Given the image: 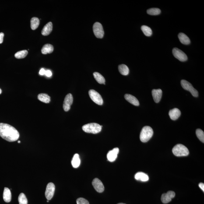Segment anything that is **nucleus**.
<instances>
[{
  "label": "nucleus",
  "mask_w": 204,
  "mask_h": 204,
  "mask_svg": "<svg viewBox=\"0 0 204 204\" xmlns=\"http://www.w3.org/2000/svg\"><path fill=\"white\" fill-rule=\"evenodd\" d=\"M55 187L54 184L52 183H49L47 184L45 192V196L48 200L51 199L54 196Z\"/></svg>",
  "instance_id": "1a4fd4ad"
},
{
  "label": "nucleus",
  "mask_w": 204,
  "mask_h": 204,
  "mask_svg": "<svg viewBox=\"0 0 204 204\" xmlns=\"http://www.w3.org/2000/svg\"><path fill=\"white\" fill-rule=\"evenodd\" d=\"M153 129L150 127L146 126L142 128L140 135L141 142H147L153 136Z\"/></svg>",
  "instance_id": "7ed1b4c3"
},
{
  "label": "nucleus",
  "mask_w": 204,
  "mask_h": 204,
  "mask_svg": "<svg viewBox=\"0 0 204 204\" xmlns=\"http://www.w3.org/2000/svg\"><path fill=\"white\" fill-rule=\"evenodd\" d=\"M147 13L148 14L150 15H157L161 13V10L158 8H151L147 10Z\"/></svg>",
  "instance_id": "c85d7f7f"
},
{
  "label": "nucleus",
  "mask_w": 204,
  "mask_h": 204,
  "mask_svg": "<svg viewBox=\"0 0 204 204\" xmlns=\"http://www.w3.org/2000/svg\"><path fill=\"white\" fill-rule=\"evenodd\" d=\"M45 75L46 76L48 77H50L52 76V74L51 71L50 70H47L45 71Z\"/></svg>",
  "instance_id": "473e14b6"
},
{
  "label": "nucleus",
  "mask_w": 204,
  "mask_h": 204,
  "mask_svg": "<svg viewBox=\"0 0 204 204\" xmlns=\"http://www.w3.org/2000/svg\"><path fill=\"white\" fill-rule=\"evenodd\" d=\"M118 204H125L123 203H118Z\"/></svg>",
  "instance_id": "58836bf2"
},
{
  "label": "nucleus",
  "mask_w": 204,
  "mask_h": 204,
  "mask_svg": "<svg viewBox=\"0 0 204 204\" xmlns=\"http://www.w3.org/2000/svg\"><path fill=\"white\" fill-rule=\"evenodd\" d=\"M45 71L46 70H45L44 68H42V69L40 70L39 73H40V75H45Z\"/></svg>",
  "instance_id": "f704fd0d"
},
{
  "label": "nucleus",
  "mask_w": 204,
  "mask_h": 204,
  "mask_svg": "<svg viewBox=\"0 0 204 204\" xmlns=\"http://www.w3.org/2000/svg\"><path fill=\"white\" fill-rule=\"evenodd\" d=\"M3 199L5 202L9 203L12 199V194L10 190L8 188H4L3 193Z\"/></svg>",
  "instance_id": "6ab92c4d"
},
{
  "label": "nucleus",
  "mask_w": 204,
  "mask_h": 204,
  "mask_svg": "<svg viewBox=\"0 0 204 204\" xmlns=\"http://www.w3.org/2000/svg\"><path fill=\"white\" fill-rule=\"evenodd\" d=\"M37 98L39 100L43 103H48L50 101V96L45 93H40L37 96Z\"/></svg>",
  "instance_id": "5701e85b"
},
{
  "label": "nucleus",
  "mask_w": 204,
  "mask_h": 204,
  "mask_svg": "<svg viewBox=\"0 0 204 204\" xmlns=\"http://www.w3.org/2000/svg\"><path fill=\"white\" fill-rule=\"evenodd\" d=\"M53 25L52 22H49L44 26L42 31V34L43 36H47L52 32Z\"/></svg>",
  "instance_id": "f3484780"
},
{
  "label": "nucleus",
  "mask_w": 204,
  "mask_h": 204,
  "mask_svg": "<svg viewBox=\"0 0 204 204\" xmlns=\"http://www.w3.org/2000/svg\"><path fill=\"white\" fill-rule=\"evenodd\" d=\"M89 93L90 98L94 103L99 105H103V98L98 92L94 90H90L89 91Z\"/></svg>",
  "instance_id": "423d86ee"
},
{
  "label": "nucleus",
  "mask_w": 204,
  "mask_h": 204,
  "mask_svg": "<svg viewBox=\"0 0 204 204\" xmlns=\"http://www.w3.org/2000/svg\"><path fill=\"white\" fill-rule=\"evenodd\" d=\"M40 24V20L38 18L33 17L31 20V27L32 30H35L37 28Z\"/></svg>",
  "instance_id": "a878e982"
},
{
  "label": "nucleus",
  "mask_w": 204,
  "mask_h": 204,
  "mask_svg": "<svg viewBox=\"0 0 204 204\" xmlns=\"http://www.w3.org/2000/svg\"><path fill=\"white\" fill-rule=\"evenodd\" d=\"M82 128L84 131L88 133L96 134L101 132L102 126L96 123H91L84 125Z\"/></svg>",
  "instance_id": "f03ea898"
},
{
  "label": "nucleus",
  "mask_w": 204,
  "mask_h": 204,
  "mask_svg": "<svg viewBox=\"0 0 204 204\" xmlns=\"http://www.w3.org/2000/svg\"><path fill=\"white\" fill-rule=\"evenodd\" d=\"M81 163V160L79 158V155L76 153L74 155L72 161L73 167L76 168L79 167Z\"/></svg>",
  "instance_id": "4be33fe9"
},
{
  "label": "nucleus",
  "mask_w": 204,
  "mask_h": 204,
  "mask_svg": "<svg viewBox=\"0 0 204 204\" xmlns=\"http://www.w3.org/2000/svg\"><path fill=\"white\" fill-rule=\"evenodd\" d=\"M93 76L94 77L95 79L100 84H105V79L101 74L98 72H94L93 73Z\"/></svg>",
  "instance_id": "393cba45"
},
{
  "label": "nucleus",
  "mask_w": 204,
  "mask_h": 204,
  "mask_svg": "<svg viewBox=\"0 0 204 204\" xmlns=\"http://www.w3.org/2000/svg\"><path fill=\"white\" fill-rule=\"evenodd\" d=\"M54 48L52 45L50 44H46L42 48L41 52L43 54H51L54 51Z\"/></svg>",
  "instance_id": "412c9836"
},
{
  "label": "nucleus",
  "mask_w": 204,
  "mask_h": 204,
  "mask_svg": "<svg viewBox=\"0 0 204 204\" xmlns=\"http://www.w3.org/2000/svg\"><path fill=\"white\" fill-rule=\"evenodd\" d=\"M119 152V149L116 147L114 148L113 150H110L107 154V158L109 161L114 162L116 160Z\"/></svg>",
  "instance_id": "ddd939ff"
},
{
  "label": "nucleus",
  "mask_w": 204,
  "mask_h": 204,
  "mask_svg": "<svg viewBox=\"0 0 204 204\" xmlns=\"http://www.w3.org/2000/svg\"><path fill=\"white\" fill-rule=\"evenodd\" d=\"M174 57L181 62H184L188 60L186 54L181 50L177 48H175L172 50Z\"/></svg>",
  "instance_id": "6e6552de"
},
{
  "label": "nucleus",
  "mask_w": 204,
  "mask_h": 204,
  "mask_svg": "<svg viewBox=\"0 0 204 204\" xmlns=\"http://www.w3.org/2000/svg\"><path fill=\"white\" fill-rule=\"evenodd\" d=\"M199 186L201 189L204 192V184L203 183H200L199 184Z\"/></svg>",
  "instance_id": "c9c22d12"
},
{
  "label": "nucleus",
  "mask_w": 204,
  "mask_h": 204,
  "mask_svg": "<svg viewBox=\"0 0 204 204\" xmlns=\"http://www.w3.org/2000/svg\"><path fill=\"white\" fill-rule=\"evenodd\" d=\"M18 201L19 204H27L28 201L26 195L23 193H21L18 197Z\"/></svg>",
  "instance_id": "c756f323"
},
{
  "label": "nucleus",
  "mask_w": 204,
  "mask_h": 204,
  "mask_svg": "<svg viewBox=\"0 0 204 204\" xmlns=\"http://www.w3.org/2000/svg\"><path fill=\"white\" fill-rule=\"evenodd\" d=\"M92 185L97 192L101 193L104 191V187L103 183L98 178H95L92 183Z\"/></svg>",
  "instance_id": "f8f14e48"
},
{
  "label": "nucleus",
  "mask_w": 204,
  "mask_h": 204,
  "mask_svg": "<svg viewBox=\"0 0 204 204\" xmlns=\"http://www.w3.org/2000/svg\"><path fill=\"white\" fill-rule=\"evenodd\" d=\"M20 142H21L20 141H18V143H20Z\"/></svg>",
  "instance_id": "4c0bfd02"
},
{
  "label": "nucleus",
  "mask_w": 204,
  "mask_h": 204,
  "mask_svg": "<svg viewBox=\"0 0 204 204\" xmlns=\"http://www.w3.org/2000/svg\"><path fill=\"white\" fill-rule=\"evenodd\" d=\"M196 134L197 137L199 140L204 143V133L203 131L201 129L196 130Z\"/></svg>",
  "instance_id": "7c9ffc66"
},
{
  "label": "nucleus",
  "mask_w": 204,
  "mask_h": 204,
  "mask_svg": "<svg viewBox=\"0 0 204 204\" xmlns=\"http://www.w3.org/2000/svg\"><path fill=\"white\" fill-rule=\"evenodd\" d=\"M141 29L144 34L147 36H150L152 35V32L150 27L146 26H142L141 27Z\"/></svg>",
  "instance_id": "bb28decb"
},
{
  "label": "nucleus",
  "mask_w": 204,
  "mask_h": 204,
  "mask_svg": "<svg viewBox=\"0 0 204 204\" xmlns=\"http://www.w3.org/2000/svg\"><path fill=\"white\" fill-rule=\"evenodd\" d=\"M28 51L26 50H22L18 51L15 54V58L17 59H22L25 58L28 54Z\"/></svg>",
  "instance_id": "cd10ccee"
},
{
  "label": "nucleus",
  "mask_w": 204,
  "mask_h": 204,
  "mask_svg": "<svg viewBox=\"0 0 204 204\" xmlns=\"http://www.w3.org/2000/svg\"><path fill=\"white\" fill-rule=\"evenodd\" d=\"M4 36V33H0V44H2L3 42Z\"/></svg>",
  "instance_id": "72a5a7b5"
},
{
  "label": "nucleus",
  "mask_w": 204,
  "mask_h": 204,
  "mask_svg": "<svg viewBox=\"0 0 204 204\" xmlns=\"http://www.w3.org/2000/svg\"><path fill=\"white\" fill-rule=\"evenodd\" d=\"M1 93H2V90H1V89H0V95L1 94Z\"/></svg>",
  "instance_id": "e433bc0d"
},
{
  "label": "nucleus",
  "mask_w": 204,
  "mask_h": 204,
  "mask_svg": "<svg viewBox=\"0 0 204 204\" xmlns=\"http://www.w3.org/2000/svg\"><path fill=\"white\" fill-rule=\"evenodd\" d=\"M172 152L175 156H188L189 151L188 148L182 144H177L173 147Z\"/></svg>",
  "instance_id": "20e7f679"
},
{
  "label": "nucleus",
  "mask_w": 204,
  "mask_h": 204,
  "mask_svg": "<svg viewBox=\"0 0 204 204\" xmlns=\"http://www.w3.org/2000/svg\"><path fill=\"white\" fill-rule=\"evenodd\" d=\"M178 37L180 42L182 44L188 45L191 43L189 38L183 33H180L178 35Z\"/></svg>",
  "instance_id": "aec40b11"
},
{
  "label": "nucleus",
  "mask_w": 204,
  "mask_h": 204,
  "mask_svg": "<svg viewBox=\"0 0 204 204\" xmlns=\"http://www.w3.org/2000/svg\"><path fill=\"white\" fill-rule=\"evenodd\" d=\"M93 31L97 38H102L104 36V31L101 23L96 22L93 26Z\"/></svg>",
  "instance_id": "0eeeda50"
},
{
  "label": "nucleus",
  "mask_w": 204,
  "mask_h": 204,
  "mask_svg": "<svg viewBox=\"0 0 204 204\" xmlns=\"http://www.w3.org/2000/svg\"><path fill=\"white\" fill-rule=\"evenodd\" d=\"M152 93L154 101L156 103H159L162 96V91L161 89H153L152 90Z\"/></svg>",
  "instance_id": "4468645a"
},
{
  "label": "nucleus",
  "mask_w": 204,
  "mask_h": 204,
  "mask_svg": "<svg viewBox=\"0 0 204 204\" xmlns=\"http://www.w3.org/2000/svg\"><path fill=\"white\" fill-rule=\"evenodd\" d=\"M124 98L127 101L135 106H139V102L136 97L130 94H125Z\"/></svg>",
  "instance_id": "dca6fc26"
},
{
  "label": "nucleus",
  "mask_w": 204,
  "mask_h": 204,
  "mask_svg": "<svg viewBox=\"0 0 204 204\" xmlns=\"http://www.w3.org/2000/svg\"><path fill=\"white\" fill-rule=\"evenodd\" d=\"M181 114L180 110L177 108L170 110L169 113L170 119L173 120H177L180 117Z\"/></svg>",
  "instance_id": "2eb2a0df"
},
{
  "label": "nucleus",
  "mask_w": 204,
  "mask_h": 204,
  "mask_svg": "<svg viewBox=\"0 0 204 204\" xmlns=\"http://www.w3.org/2000/svg\"><path fill=\"white\" fill-rule=\"evenodd\" d=\"M73 102V97L72 95L70 93H69L67 95L64 99L63 106V108L64 111L68 112L70 110L71 106L72 105Z\"/></svg>",
  "instance_id": "9d476101"
},
{
  "label": "nucleus",
  "mask_w": 204,
  "mask_h": 204,
  "mask_svg": "<svg viewBox=\"0 0 204 204\" xmlns=\"http://www.w3.org/2000/svg\"><path fill=\"white\" fill-rule=\"evenodd\" d=\"M118 70L120 73L124 76H126L129 73V69L128 67L125 64H121L119 65Z\"/></svg>",
  "instance_id": "b1692460"
},
{
  "label": "nucleus",
  "mask_w": 204,
  "mask_h": 204,
  "mask_svg": "<svg viewBox=\"0 0 204 204\" xmlns=\"http://www.w3.org/2000/svg\"><path fill=\"white\" fill-rule=\"evenodd\" d=\"M181 84L184 90L188 91L194 97H197L198 96L197 90L195 89L190 82L185 80H182L181 81Z\"/></svg>",
  "instance_id": "39448f33"
},
{
  "label": "nucleus",
  "mask_w": 204,
  "mask_h": 204,
  "mask_svg": "<svg viewBox=\"0 0 204 204\" xmlns=\"http://www.w3.org/2000/svg\"><path fill=\"white\" fill-rule=\"evenodd\" d=\"M0 136L8 142H13L19 138L18 131L9 124L0 123Z\"/></svg>",
  "instance_id": "f257e3e1"
},
{
  "label": "nucleus",
  "mask_w": 204,
  "mask_h": 204,
  "mask_svg": "<svg viewBox=\"0 0 204 204\" xmlns=\"http://www.w3.org/2000/svg\"><path fill=\"white\" fill-rule=\"evenodd\" d=\"M135 179L142 181H147L149 180V176L147 174L142 172H138L135 175Z\"/></svg>",
  "instance_id": "a211bd4d"
},
{
  "label": "nucleus",
  "mask_w": 204,
  "mask_h": 204,
  "mask_svg": "<svg viewBox=\"0 0 204 204\" xmlns=\"http://www.w3.org/2000/svg\"><path fill=\"white\" fill-rule=\"evenodd\" d=\"M77 204H89V202L85 198H79L76 200Z\"/></svg>",
  "instance_id": "2f4dec72"
},
{
  "label": "nucleus",
  "mask_w": 204,
  "mask_h": 204,
  "mask_svg": "<svg viewBox=\"0 0 204 204\" xmlns=\"http://www.w3.org/2000/svg\"><path fill=\"white\" fill-rule=\"evenodd\" d=\"M175 194L174 191H169L166 193L162 194L161 200L163 203L166 204L171 202L172 198L175 197Z\"/></svg>",
  "instance_id": "9b49d317"
}]
</instances>
